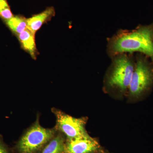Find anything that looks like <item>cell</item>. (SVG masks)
<instances>
[{"label":"cell","instance_id":"6da1fadb","mask_svg":"<svg viewBox=\"0 0 153 153\" xmlns=\"http://www.w3.org/2000/svg\"><path fill=\"white\" fill-rule=\"evenodd\" d=\"M140 52L153 63V27L140 26L133 30H120L107 39V52L111 58L121 53Z\"/></svg>","mask_w":153,"mask_h":153},{"label":"cell","instance_id":"7a4b0ae2","mask_svg":"<svg viewBox=\"0 0 153 153\" xmlns=\"http://www.w3.org/2000/svg\"><path fill=\"white\" fill-rule=\"evenodd\" d=\"M112 61L105 80L106 87L125 92L128 89L135 64L133 54L121 53L111 58Z\"/></svg>","mask_w":153,"mask_h":153},{"label":"cell","instance_id":"3957f363","mask_svg":"<svg viewBox=\"0 0 153 153\" xmlns=\"http://www.w3.org/2000/svg\"><path fill=\"white\" fill-rule=\"evenodd\" d=\"M153 85V65L143 55H137L128 88L130 96L140 99L149 91Z\"/></svg>","mask_w":153,"mask_h":153},{"label":"cell","instance_id":"277c9868","mask_svg":"<svg viewBox=\"0 0 153 153\" xmlns=\"http://www.w3.org/2000/svg\"><path fill=\"white\" fill-rule=\"evenodd\" d=\"M53 129L44 128L38 121L22 137L18 145L20 153H36L52 138Z\"/></svg>","mask_w":153,"mask_h":153},{"label":"cell","instance_id":"5b68a950","mask_svg":"<svg viewBox=\"0 0 153 153\" xmlns=\"http://www.w3.org/2000/svg\"><path fill=\"white\" fill-rule=\"evenodd\" d=\"M57 119V127L68 139L89 137L85 131V121L82 118L72 117L60 111H54Z\"/></svg>","mask_w":153,"mask_h":153},{"label":"cell","instance_id":"8992f818","mask_svg":"<svg viewBox=\"0 0 153 153\" xmlns=\"http://www.w3.org/2000/svg\"><path fill=\"white\" fill-rule=\"evenodd\" d=\"M98 147V143L88 137L69 139L65 149L68 153H90Z\"/></svg>","mask_w":153,"mask_h":153},{"label":"cell","instance_id":"52a82bcc","mask_svg":"<svg viewBox=\"0 0 153 153\" xmlns=\"http://www.w3.org/2000/svg\"><path fill=\"white\" fill-rule=\"evenodd\" d=\"M55 14V9L53 7H48L40 13L27 19V28L36 34L44 24L51 20Z\"/></svg>","mask_w":153,"mask_h":153},{"label":"cell","instance_id":"ba28073f","mask_svg":"<svg viewBox=\"0 0 153 153\" xmlns=\"http://www.w3.org/2000/svg\"><path fill=\"white\" fill-rule=\"evenodd\" d=\"M35 35L27 27L17 37L22 49L29 53L33 59H36L38 54L36 47Z\"/></svg>","mask_w":153,"mask_h":153},{"label":"cell","instance_id":"9c48e42d","mask_svg":"<svg viewBox=\"0 0 153 153\" xmlns=\"http://www.w3.org/2000/svg\"><path fill=\"white\" fill-rule=\"evenodd\" d=\"M6 25L17 37L27 27V19L21 16H15L5 21Z\"/></svg>","mask_w":153,"mask_h":153},{"label":"cell","instance_id":"30bf717a","mask_svg":"<svg viewBox=\"0 0 153 153\" xmlns=\"http://www.w3.org/2000/svg\"><path fill=\"white\" fill-rule=\"evenodd\" d=\"M64 150L63 139L60 137H57L49 143L42 153H63Z\"/></svg>","mask_w":153,"mask_h":153},{"label":"cell","instance_id":"8fae6325","mask_svg":"<svg viewBox=\"0 0 153 153\" xmlns=\"http://www.w3.org/2000/svg\"><path fill=\"white\" fill-rule=\"evenodd\" d=\"M7 0H0V17L7 21L13 17Z\"/></svg>","mask_w":153,"mask_h":153},{"label":"cell","instance_id":"7c38bea8","mask_svg":"<svg viewBox=\"0 0 153 153\" xmlns=\"http://www.w3.org/2000/svg\"><path fill=\"white\" fill-rule=\"evenodd\" d=\"M0 153H9L4 145L0 142Z\"/></svg>","mask_w":153,"mask_h":153}]
</instances>
